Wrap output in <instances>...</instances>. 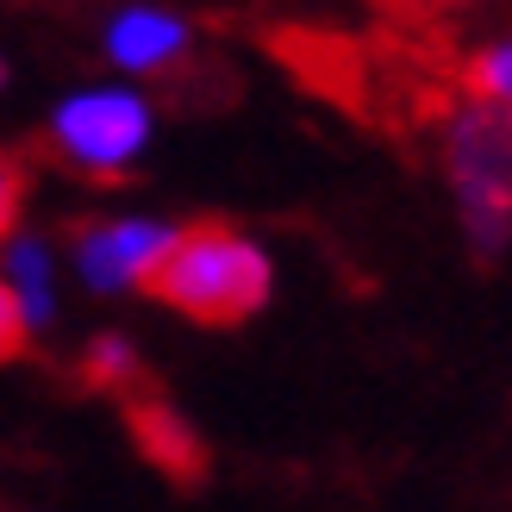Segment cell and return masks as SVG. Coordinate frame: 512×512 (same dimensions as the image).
Wrapping results in <instances>:
<instances>
[{
  "mask_svg": "<svg viewBox=\"0 0 512 512\" xmlns=\"http://www.w3.org/2000/svg\"><path fill=\"white\" fill-rule=\"evenodd\" d=\"M269 288H275L269 250L219 219L175 225V244L163 250V263L144 281L150 300L175 306L194 325H244L269 300Z\"/></svg>",
  "mask_w": 512,
  "mask_h": 512,
  "instance_id": "1",
  "label": "cell"
},
{
  "mask_svg": "<svg viewBox=\"0 0 512 512\" xmlns=\"http://www.w3.org/2000/svg\"><path fill=\"white\" fill-rule=\"evenodd\" d=\"M444 175L463 219V238L481 256H506L512 244V119L488 107H456L444 125Z\"/></svg>",
  "mask_w": 512,
  "mask_h": 512,
  "instance_id": "2",
  "label": "cell"
},
{
  "mask_svg": "<svg viewBox=\"0 0 512 512\" xmlns=\"http://www.w3.org/2000/svg\"><path fill=\"white\" fill-rule=\"evenodd\" d=\"M50 144L88 175H119L150 144V100L132 88H88L69 94L50 119Z\"/></svg>",
  "mask_w": 512,
  "mask_h": 512,
  "instance_id": "3",
  "label": "cell"
},
{
  "mask_svg": "<svg viewBox=\"0 0 512 512\" xmlns=\"http://www.w3.org/2000/svg\"><path fill=\"white\" fill-rule=\"evenodd\" d=\"M69 244H75V269H82L88 288L125 294V288H144L150 281V269L175 244V225H163V219H94V225H75Z\"/></svg>",
  "mask_w": 512,
  "mask_h": 512,
  "instance_id": "4",
  "label": "cell"
},
{
  "mask_svg": "<svg viewBox=\"0 0 512 512\" xmlns=\"http://www.w3.org/2000/svg\"><path fill=\"white\" fill-rule=\"evenodd\" d=\"M188 50V25L163 7H125L107 25V57L125 69H169Z\"/></svg>",
  "mask_w": 512,
  "mask_h": 512,
  "instance_id": "5",
  "label": "cell"
},
{
  "mask_svg": "<svg viewBox=\"0 0 512 512\" xmlns=\"http://www.w3.org/2000/svg\"><path fill=\"white\" fill-rule=\"evenodd\" d=\"M132 431H138V444L150 450V463H163L169 475H200V444H194V431L169 413V406H132Z\"/></svg>",
  "mask_w": 512,
  "mask_h": 512,
  "instance_id": "6",
  "label": "cell"
},
{
  "mask_svg": "<svg viewBox=\"0 0 512 512\" xmlns=\"http://www.w3.org/2000/svg\"><path fill=\"white\" fill-rule=\"evenodd\" d=\"M7 288H13V306H19L25 325L50 319V256H44V244L13 238V250H7Z\"/></svg>",
  "mask_w": 512,
  "mask_h": 512,
  "instance_id": "7",
  "label": "cell"
},
{
  "mask_svg": "<svg viewBox=\"0 0 512 512\" xmlns=\"http://www.w3.org/2000/svg\"><path fill=\"white\" fill-rule=\"evenodd\" d=\"M469 94H475V107H488L500 119H512V38H488L481 50H469Z\"/></svg>",
  "mask_w": 512,
  "mask_h": 512,
  "instance_id": "8",
  "label": "cell"
},
{
  "mask_svg": "<svg viewBox=\"0 0 512 512\" xmlns=\"http://www.w3.org/2000/svg\"><path fill=\"white\" fill-rule=\"evenodd\" d=\"M82 363H88V381H94V388H125V381L138 375V350L125 344L119 331H107V338H94V344H88Z\"/></svg>",
  "mask_w": 512,
  "mask_h": 512,
  "instance_id": "9",
  "label": "cell"
},
{
  "mask_svg": "<svg viewBox=\"0 0 512 512\" xmlns=\"http://www.w3.org/2000/svg\"><path fill=\"white\" fill-rule=\"evenodd\" d=\"M25 344H32V325L19 319L13 288H7V275H0V363H13V356H25Z\"/></svg>",
  "mask_w": 512,
  "mask_h": 512,
  "instance_id": "10",
  "label": "cell"
},
{
  "mask_svg": "<svg viewBox=\"0 0 512 512\" xmlns=\"http://www.w3.org/2000/svg\"><path fill=\"white\" fill-rule=\"evenodd\" d=\"M19 213H25V175L0 163V238H13Z\"/></svg>",
  "mask_w": 512,
  "mask_h": 512,
  "instance_id": "11",
  "label": "cell"
},
{
  "mask_svg": "<svg viewBox=\"0 0 512 512\" xmlns=\"http://www.w3.org/2000/svg\"><path fill=\"white\" fill-rule=\"evenodd\" d=\"M0 82H7V69H0Z\"/></svg>",
  "mask_w": 512,
  "mask_h": 512,
  "instance_id": "12",
  "label": "cell"
}]
</instances>
